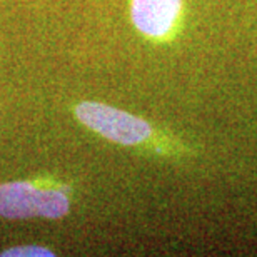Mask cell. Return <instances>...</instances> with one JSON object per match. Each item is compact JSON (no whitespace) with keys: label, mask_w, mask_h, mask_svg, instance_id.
Segmentation results:
<instances>
[{"label":"cell","mask_w":257,"mask_h":257,"mask_svg":"<svg viewBox=\"0 0 257 257\" xmlns=\"http://www.w3.org/2000/svg\"><path fill=\"white\" fill-rule=\"evenodd\" d=\"M69 212V197L59 189L37 187L29 182L0 186V215L7 219H59Z\"/></svg>","instance_id":"obj_1"},{"label":"cell","mask_w":257,"mask_h":257,"mask_svg":"<svg viewBox=\"0 0 257 257\" xmlns=\"http://www.w3.org/2000/svg\"><path fill=\"white\" fill-rule=\"evenodd\" d=\"M75 115L82 124L122 146H136L151 136V125L139 117L99 102H82Z\"/></svg>","instance_id":"obj_2"},{"label":"cell","mask_w":257,"mask_h":257,"mask_svg":"<svg viewBox=\"0 0 257 257\" xmlns=\"http://www.w3.org/2000/svg\"><path fill=\"white\" fill-rule=\"evenodd\" d=\"M181 0H134L132 20L149 37H164L176 22Z\"/></svg>","instance_id":"obj_3"},{"label":"cell","mask_w":257,"mask_h":257,"mask_svg":"<svg viewBox=\"0 0 257 257\" xmlns=\"http://www.w3.org/2000/svg\"><path fill=\"white\" fill-rule=\"evenodd\" d=\"M2 257H54V250L47 247H40V245H17V247H10L4 250Z\"/></svg>","instance_id":"obj_4"}]
</instances>
